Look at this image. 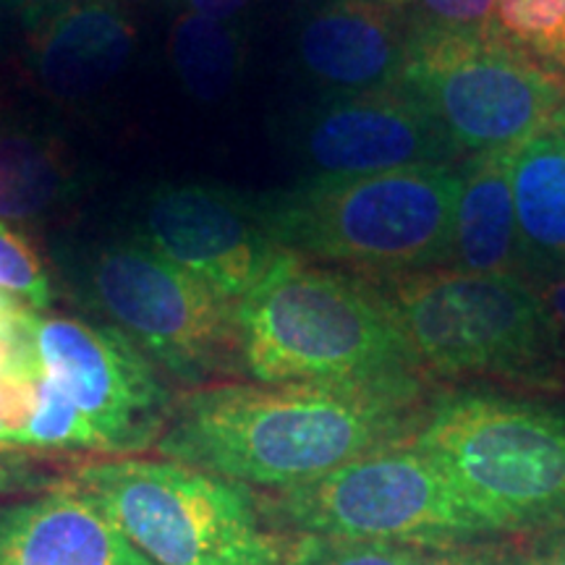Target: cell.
I'll list each match as a JSON object with an SVG mask.
<instances>
[{
    "instance_id": "5",
    "label": "cell",
    "mask_w": 565,
    "mask_h": 565,
    "mask_svg": "<svg viewBox=\"0 0 565 565\" xmlns=\"http://www.w3.org/2000/svg\"><path fill=\"white\" fill-rule=\"evenodd\" d=\"M424 372L547 385L563 351L536 288L519 273L435 267L377 282Z\"/></svg>"
},
{
    "instance_id": "26",
    "label": "cell",
    "mask_w": 565,
    "mask_h": 565,
    "mask_svg": "<svg viewBox=\"0 0 565 565\" xmlns=\"http://www.w3.org/2000/svg\"><path fill=\"white\" fill-rule=\"evenodd\" d=\"M47 458L32 450H0V498L38 494L58 484L63 475L47 469Z\"/></svg>"
},
{
    "instance_id": "24",
    "label": "cell",
    "mask_w": 565,
    "mask_h": 565,
    "mask_svg": "<svg viewBox=\"0 0 565 565\" xmlns=\"http://www.w3.org/2000/svg\"><path fill=\"white\" fill-rule=\"evenodd\" d=\"M414 32H484L492 24L494 0H383Z\"/></svg>"
},
{
    "instance_id": "9",
    "label": "cell",
    "mask_w": 565,
    "mask_h": 565,
    "mask_svg": "<svg viewBox=\"0 0 565 565\" xmlns=\"http://www.w3.org/2000/svg\"><path fill=\"white\" fill-rule=\"evenodd\" d=\"M395 87L422 105L466 160L513 150L565 105V92L490 30L414 32Z\"/></svg>"
},
{
    "instance_id": "17",
    "label": "cell",
    "mask_w": 565,
    "mask_h": 565,
    "mask_svg": "<svg viewBox=\"0 0 565 565\" xmlns=\"http://www.w3.org/2000/svg\"><path fill=\"white\" fill-rule=\"evenodd\" d=\"M513 150L466 160L456 200L448 267L463 273H515L524 259L513 202Z\"/></svg>"
},
{
    "instance_id": "13",
    "label": "cell",
    "mask_w": 565,
    "mask_h": 565,
    "mask_svg": "<svg viewBox=\"0 0 565 565\" xmlns=\"http://www.w3.org/2000/svg\"><path fill=\"white\" fill-rule=\"evenodd\" d=\"M408 26L383 0H320L296 32V63L330 95L398 84Z\"/></svg>"
},
{
    "instance_id": "11",
    "label": "cell",
    "mask_w": 565,
    "mask_h": 565,
    "mask_svg": "<svg viewBox=\"0 0 565 565\" xmlns=\"http://www.w3.org/2000/svg\"><path fill=\"white\" fill-rule=\"evenodd\" d=\"M134 238L228 301H242L286 252L257 200L204 181L152 186L137 204Z\"/></svg>"
},
{
    "instance_id": "16",
    "label": "cell",
    "mask_w": 565,
    "mask_h": 565,
    "mask_svg": "<svg viewBox=\"0 0 565 565\" xmlns=\"http://www.w3.org/2000/svg\"><path fill=\"white\" fill-rule=\"evenodd\" d=\"M84 189L61 131L38 113L0 105V221L34 228L79 202Z\"/></svg>"
},
{
    "instance_id": "20",
    "label": "cell",
    "mask_w": 565,
    "mask_h": 565,
    "mask_svg": "<svg viewBox=\"0 0 565 565\" xmlns=\"http://www.w3.org/2000/svg\"><path fill=\"white\" fill-rule=\"evenodd\" d=\"M490 32L565 92V0H494Z\"/></svg>"
},
{
    "instance_id": "23",
    "label": "cell",
    "mask_w": 565,
    "mask_h": 565,
    "mask_svg": "<svg viewBox=\"0 0 565 565\" xmlns=\"http://www.w3.org/2000/svg\"><path fill=\"white\" fill-rule=\"evenodd\" d=\"M40 312L0 291V385H34L42 364L34 341Z\"/></svg>"
},
{
    "instance_id": "6",
    "label": "cell",
    "mask_w": 565,
    "mask_h": 565,
    "mask_svg": "<svg viewBox=\"0 0 565 565\" xmlns=\"http://www.w3.org/2000/svg\"><path fill=\"white\" fill-rule=\"evenodd\" d=\"M492 534L565 519V414L526 401L461 395L408 437Z\"/></svg>"
},
{
    "instance_id": "15",
    "label": "cell",
    "mask_w": 565,
    "mask_h": 565,
    "mask_svg": "<svg viewBox=\"0 0 565 565\" xmlns=\"http://www.w3.org/2000/svg\"><path fill=\"white\" fill-rule=\"evenodd\" d=\"M0 565H152L66 479L0 503Z\"/></svg>"
},
{
    "instance_id": "28",
    "label": "cell",
    "mask_w": 565,
    "mask_h": 565,
    "mask_svg": "<svg viewBox=\"0 0 565 565\" xmlns=\"http://www.w3.org/2000/svg\"><path fill=\"white\" fill-rule=\"evenodd\" d=\"M536 296H540L542 309H545V317L553 328V335L557 345H561L565 356V273H557L555 278L542 282V288H536Z\"/></svg>"
},
{
    "instance_id": "18",
    "label": "cell",
    "mask_w": 565,
    "mask_h": 565,
    "mask_svg": "<svg viewBox=\"0 0 565 565\" xmlns=\"http://www.w3.org/2000/svg\"><path fill=\"white\" fill-rule=\"evenodd\" d=\"M521 252L534 263L565 257V105L521 141L511 166Z\"/></svg>"
},
{
    "instance_id": "22",
    "label": "cell",
    "mask_w": 565,
    "mask_h": 565,
    "mask_svg": "<svg viewBox=\"0 0 565 565\" xmlns=\"http://www.w3.org/2000/svg\"><path fill=\"white\" fill-rule=\"evenodd\" d=\"M0 291L17 296L34 312H45L53 303V280L38 246L6 221H0Z\"/></svg>"
},
{
    "instance_id": "12",
    "label": "cell",
    "mask_w": 565,
    "mask_h": 565,
    "mask_svg": "<svg viewBox=\"0 0 565 565\" xmlns=\"http://www.w3.org/2000/svg\"><path fill=\"white\" fill-rule=\"evenodd\" d=\"M294 150L315 175L450 166L456 152L401 87L330 95L294 121Z\"/></svg>"
},
{
    "instance_id": "30",
    "label": "cell",
    "mask_w": 565,
    "mask_h": 565,
    "mask_svg": "<svg viewBox=\"0 0 565 565\" xmlns=\"http://www.w3.org/2000/svg\"><path fill=\"white\" fill-rule=\"evenodd\" d=\"M3 3L17 11V17L21 19V24L26 26V32H34L38 26L45 24L47 19L58 17L61 11L82 3V0H3Z\"/></svg>"
},
{
    "instance_id": "32",
    "label": "cell",
    "mask_w": 565,
    "mask_h": 565,
    "mask_svg": "<svg viewBox=\"0 0 565 565\" xmlns=\"http://www.w3.org/2000/svg\"><path fill=\"white\" fill-rule=\"evenodd\" d=\"M0 450H13L9 443V429H6V424H3V416H0Z\"/></svg>"
},
{
    "instance_id": "25",
    "label": "cell",
    "mask_w": 565,
    "mask_h": 565,
    "mask_svg": "<svg viewBox=\"0 0 565 565\" xmlns=\"http://www.w3.org/2000/svg\"><path fill=\"white\" fill-rule=\"evenodd\" d=\"M412 545L299 536L291 565H412Z\"/></svg>"
},
{
    "instance_id": "19",
    "label": "cell",
    "mask_w": 565,
    "mask_h": 565,
    "mask_svg": "<svg viewBox=\"0 0 565 565\" xmlns=\"http://www.w3.org/2000/svg\"><path fill=\"white\" fill-rule=\"evenodd\" d=\"M246 32L238 19H215L181 11L168 32V61L183 92L212 105L231 95L242 79Z\"/></svg>"
},
{
    "instance_id": "8",
    "label": "cell",
    "mask_w": 565,
    "mask_h": 565,
    "mask_svg": "<svg viewBox=\"0 0 565 565\" xmlns=\"http://www.w3.org/2000/svg\"><path fill=\"white\" fill-rule=\"evenodd\" d=\"M84 294L160 372L183 385H210L217 374L242 366L236 301L139 238L95 246L84 263Z\"/></svg>"
},
{
    "instance_id": "2",
    "label": "cell",
    "mask_w": 565,
    "mask_h": 565,
    "mask_svg": "<svg viewBox=\"0 0 565 565\" xmlns=\"http://www.w3.org/2000/svg\"><path fill=\"white\" fill-rule=\"evenodd\" d=\"M236 328L254 383H406L424 372L377 282L288 249L236 301Z\"/></svg>"
},
{
    "instance_id": "31",
    "label": "cell",
    "mask_w": 565,
    "mask_h": 565,
    "mask_svg": "<svg viewBox=\"0 0 565 565\" xmlns=\"http://www.w3.org/2000/svg\"><path fill=\"white\" fill-rule=\"evenodd\" d=\"M183 11L204 13L215 19H238L257 0H175Z\"/></svg>"
},
{
    "instance_id": "3",
    "label": "cell",
    "mask_w": 565,
    "mask_h": 565,
    "mask_svg": "<svg viewBox=\"0 0 565 565\" xmlns=\"http://www.w3.org/2000/svg\"><path fill=\"white\" fill-rule=\"evenodd\" d=\"M461 173L414 166L366 175H312L257 196L282 249L372 282L448 267Z\"/></svg>"
},
{
    "instance_id": "14",
    "label": "cell",
    "mask_w": 565,
    "mask_h": 565,
    "mask_svg": "<svg viewBox=\"0 0 565 565\" xmlns=\"http://www.w3.org/2000/svg\"><path fill=\"white\" fill-rule=\"evenodd\" d=\"M137 47V24L121 0H82L30 32L32 76L47 97L82 108L103 95Z\"/></svg>"
},
{
    "instance_id": "1",
    "label": "cell",
    "mask_w": 565,
    "mask_h": 565,
    "mask_svg": "<svg viewBox=\"0 0 565 565\" xmlns=\"http://www.w3.org/2000/svg\"><path fill=\"white\" fill-rule=\"evenodd\" d=\"M419 401L422 380L210 383L175 398L154 454L252 490H286L408 440Z\"/></svg>"
},
{
    "instance_id": "10",
    "label": "cell",
    "mask_w": 565,
    "mask_h": 565,
    "mask_svg": "<svg viewBox=\"0 0 565 565\" xmlns=\"http://www.w3.org/2000/svg\"><path fill=\"white\" fill-rule=\"evenodd\" d=\"M42 372L74 401L100 445V456L129 458L166 433L175 398L160 366L110 322L38 317Z\"/></svg>"
},
{
    "instance_id": "27",
    "label": "cell",
    "mask_w": 565,
    "mask_h": 565,
    "mask_svg": "<svg viewBox=\"0 0 565 565\" xmlns=\"http://www.w3.org/2000/svg\"><path fill=\"white\" fill-rule=\"evenodd\" d=\"M412 565H519V555L494 547H477L471 542H440V545H416Z\"/></svg>"
},
{
    "instance_id": "4",
    "label": "cell",
    "mask_w": 565,
    "mask_h": 565,
    "mask_svg": "<svg viewBox=\"0 0 565 565\" xmlns=\"http://www.w3.org/2000/svg\"><path fill=\"white\" fill-rule=\"evenodd\" d=\"M63 479L152 565H291L299 536L267 521L257 490L168 458H95Z\"/></svg>"
},
{
    "instance_id": "21",
    "label": "cell",
    "mask_w": 565,
    "mask_h": 565,
    "mask_svg": "<svg viewBox=\"0 0 565 565\" xmlns=\"http://www.w3.org/2000/svg\"><path fill=\"white\" fill-rule=\"evenodd\" d=\"M19 450H32V454H97L100 445L92 433L74 401L61 391L53 377L42 372L34 385V406L26 422L24 433L19 435Z\"/></svg>"
},
{
    "instance_id": "7",
    "label": "cell",
    "mask_w": 565,
    "mask_h": 565,
    "mask_svg": "<svg viewBox=\"0 0 565 565\" xmlns=\"http://www.w3.org/2000/svg\"><path fill=\"white\" fill-rule=\"evenodd\" d=\"M273 526L296 536L440 545L492 534L412 443L372 450L312 482L257 492Z\"/></svg>"
},
{
    "instance_id": "29",
    "label": "cell",
    "mask_w": 565,
    "mask_h": 565,
    "mask_svg": "<svg viewBox=\"0 0 565 565\" xmlns=\"http://www.w3.org/2000/svg\"><path fill=\"white\" fill-rule=\"evenodd\" d=\"M519 565H565V519L547 529L524 555Z\"/></svg>"
}]
</instances>
